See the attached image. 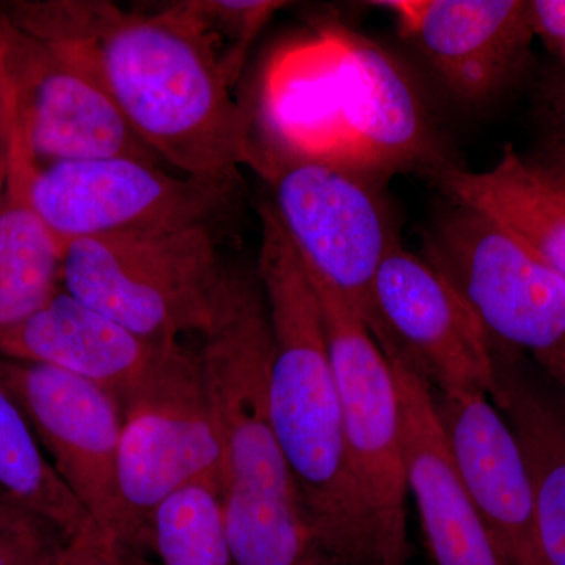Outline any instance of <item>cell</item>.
Wrapping results in <instances>:
<instances>
[{
	"mask_svg": "<svg viewBox=\"0 0 565 565\" xmlns=\"http://www.w3.org/2000/svg\"><path fill=\"white\" fill-rule=\"evenodd\" d=\"M308 275L321 303L349 463L370 523L375 565H408V487L392 363L351 303Z\"/></svg>",
	"mask_w": 565,
	"mask_h": 565,
	"instance_id": "cell-8",
	"label": "cell"
},
{
	"mask_svg": "<svg viewBox=\"0 0 565 565\" xmlns=\"http://www.w3.org/2000/svg\"><path fill=\"white\" fill-rule=\"evenodd\" d=\"M285 154L344 167L371 181L434 167L438 150L407 74L374 41L337 28L286 58L269 88Z\"/></svg>",
	"mask_w": 565,
	"mask_h": 565,
	"instance_id": "cell-4",
	"label": "cell"
},
{
	"mask_svg": "<svg viewBox=\"0 0 565 565\" xmlns=\"http://www.w3.org/2000/svg\"><path fill=\"white\" fill-rule=\"evenodd\" d=\"M0 20L18 128L40 167L114 158L162 166L76 43L39 39Z\"/></svg>",
	"mask_w": 565,
	"mask_h": 565,
	"instance_id": "cell-11",
	"label": "cell"
},
{
	"mask_svg": "<svg viewBox=\"0 0 565 565\" xmlns=\"http://www.w3.org/2000/svg\"><path fill=\"white\" fill-rule=\"evenodd\" d=\"M118 403L122 542L137 548L148 546L152 515L170 494L195 482L222 489V448L199 352L180 341L167 344Z\"/></svg>",
	"mask_w": 565,
	"mask_h": 565,
	"instance_id": "cell-7",
	"label": "cell"
},
{
	"mask_svg": "<svg viewBox=\"0 0 565 565\" xmlns=\"http://www.w3.org/2000/svg\"><path fill=\"white\" fill-rule=\"evenodd\" d=\"M546 107L552 118V131L561 132L557 136V147L565 156V68L555 81L552 82L548 95H546Z\"/></svg>",
	"mask_w": 565,
	"mask_h": 565,
	"instance_id": "cell-28",
	"label": "cell"
},
{
	"mask_svg": "<svg viewBox=\"0 0 565 565\" xmlns=\"http://www.w3.org/2000/svg\"><path fill=\"white\" fill-rule=\"evenodd\" d=\"M437 181L452 203L503 225L565 280V202L534 158L508 145L489 170L444 167Z\"/></svg>",
	"mask_w": 565,
	"mask_h": 565,
	"instance_id": "cell-19",
	"label": "cell"
},
{
	"mask_svg": "<svg viewBox=\"0 0 565 565\" xmlns=\"http://www.w3.org/2000/svg\"><path fill=\"white\" fill-rule=\"evenodd\" d=\"M0 503H14V501L11 500L9 494H7L6 492H2V490H0ZM14 504H17V503H14ZM18 505H20V504H18Z\"/></svg>",
	"mask_w": 565,
	"mask_h": 565,
	"instance_id": "cell-31",
	"label": "cell"
},
{
	"mask_svg": "<svg viewBox=\"0 0 565 565\" xmlns=\"http://www.w3.org/2000/svg\"><path fill=\"white\" fill-rule=\"evenodd\" d=\"M148 546L162 565H234L221 486L195 482L170 494L152 515Z\"/></svg>",
	"mask_w": 565,
	"mask_h": 565,
	"instance_id": "cell-22",
	"label": "cell"
},
{
	"mask_svg": "<svg viewBox=\"0 0 565 565\" xmlns=\"http://www.w3.org/2000/svg\"><path fill=\"white\" fill-rule=\"evenodd\" d=\"M530 14L535 39L541 40L565 68V0H531Z\"/></svg>",
	"mask_w": 565,
	"mask_h": 565,
	"instance_id": "cell-27",
	"label": "cell"
},
{
	"mask_svg": "<svg viewBox=\"0 0 565 565\" xmlns=\"http://www.w3.org/2000/svg\"><path fill=\"white\" fill-rule=\"evenodd\" d=\"M200 337L234 565H300L313 534L270 416L273 332L256 267L228 264Z\"/></svg>",
	"mask_w": 565,
	"mask_h": 565,
	"instance_id": "cell-3",
	"label": "cell"
},
{
	"mask_svg": "<svg viewBox=\"0 0 565 565\" xmlns=\"http://www.w3.org/2000/svg\"><path fill=\"white\" fill-rule=\"evenodd\" d=\"M390 363L399 396L407 487L418 505L434 565H509L457 473L433 388L403 363Z\"/></svg>",
	"mask_w": 565,
	"mask_h": 565,
	"instance_id": "cell-16",
	"label": "cell"
},
{
	"mask_svg": "<svg viewBox=\"0 0 565 565\" xmlns=\"http://www.w3.org/2000/svg\"><path fill=\"white\" fill-rule=\"evenodd\" d=\"M31 515V512L14 503H0V526L10 525L24 516Z\"/></svg>",
	"mask_w": 565,
	"mask_h": 565,
	"instance_id": "cell-29",
	"label": "cell"
},
{
	"mask_svg": "<svg viewBox=\"0 0 565 565\" xmlns=\"http://www.w3.org/2000/svg\"><path fill=\"white\" fill-rule=\"evenodd\" d=\"M300 565H334L333 561L330 559L322 550H319L315 544L308 550Z\"/></svg>",
	"mask_w": 565,
	"mask_h": 565,
	"instance_id": "cell-30",
	"label": "cell"
},
{
	"mask_svg": "<svg viewBox=\"0 0 565 565\" xmlns=\"http://www.w3.org/2000/svg\"><path fill=\"white\" fill-rule=\"evenodd\" d=\"M170 343L139 337L62 288L31 318L0 334V356L58 367L118 399Z\"/></svg>",
	"mask_w": 565,
	"mask_h": 565,
	"instance_id": "cell-17",
	"label": "cell"
},
{
	"mask_svg": "<svg viewBox=\"0 0 565 565\" xmlns=\"http://www.w3.org/2000/svg\"><path fill=\"white\" fill-rule=\"evenodd\" d=\"M17 107L6 61H3V24L0 20V203L9 181L11 148H13Z\"/></svg>",
	"mask_w": 565,
	"mask_h": 565,
	"instance_id": "cell-26",
	"label": "cell"
},
{
	"mask_svg": "<svg viewBox=\"0 0 565 565\" xmlns=\"http://www.w3.org/2000/svg\"><path fill=\"white\" fill-rule=\"evenodd\" d=\"M11 11V24L29 35L76 43L134 132L178 173L237 180L255 161L234 82L182 3L156 13L109 2H22Z\"/></svg>",
	"mask_w": 565,
	"mask_h": 565,
	"instance_id": "cell-1",
	"label": "cell"
},
{
	"mask_svg": "<svg viewBox=\"0 0 565 565\" xmlns=\"http://www.w3.org/2000/svg\"><path fill=\"white\" fill-rule=\"evenodd\" d=\"M275 217L308 273L341 294L373 329V289L397 245L375 182L303 156L277 154L258 166Z\"/></svg>",
	"mask_w": 565,
	"mask_h": 565,
	"instance_id": "cell-9",
	"label": "cell"
},
{
	"mask_svg": "<svg viewBox=\"0 0 565 565\" xmlns=\"http://www.w3.org/2000/svg\"><path fill=\"white\" fill-rule=\"evenodd\" d=\"M128 550L102 527L92 525L65 539L54 565H129Z\"/></svg>",
	"mask_w": 565,
	"mask_h": 565,
	"instance_id": "cell-25",
	"label": "cell"
},
{
	"mask_svg": "<svg viewBox=\"0 0 565 565\" xmlns=\"http://www.w3.org/2000/svg\"><path fill=\"white\" fill-rule=\"evenodd\" d=\"M434 401L457 473L505 563L545 565L530 471L511 424L487 394L434 393Z\"/></svg>",
	"mask_w": 565,
	"mask_h": 565,
	"instance_id": "cell-15",
	"label": "cell"
},
{
	"mask_svg": "<svg viewBox=\"0 0 565 565\" xmlns=\"http://www.w3.org/2000/svg\"><path fill=\"white\" fill-rule=\"evenodd\" d=\"M449 90L467 103L500 95L535 39L527 0H381Z\"/></svg>",
	"mask_w": 565,
	"mask_h": 565,
	"instance_id": "cell-14",
	"label": "cell"
},
{
	"mask_svg": "<svg viewBox=\"0 0 565 565\" xmlns=\"http://www.w3.org/2000/svg\"><path fill=\"white\" fill-rule=\"evenodd\" d=\"M423 256L467 300L498 351L537 364L565 399V280L500 223L452 203Z\"/></svg>",
	"mask_w": 565,
	"mask_h": 565,
	"instance_id": "cell-6",
	"label": "cell"
},
{
	"mask_svg": "<svg viewBox=\"0 0 565 565\" xmlns=\"http://www.w3.org/2000/svg\"><path fill=\"white\" fill-rule=\"evenodd\" d=\"M182 6L207 33L223 68L236 84L253 40L285 3L266 0H193L182 2Z\"/></svg>",
	"mask_w": 565,
	"mask_h": 565,
	"instance_id": "cell-23",
	"label": "cell"
},
{
	"mask_svg": "<svg viewBox=\"0 0 565 565\" xmlns=\"http://www.w3.org/2000/svg\"><path fill=\"white\" fill-rule=\"evenodd\" d=\"M0 490L66 539L96 525L44 455L31 423L0 384Z\"/></svg>",
	"mask_w": 565,
	"mask_h": 565,
	"instance_id": "cell-21",
	"label": "cell"
},
{
	"mask_svg": "<svg viewBox=\"0 0 565 565\" xmlns=\"http://www.w3.org/2000/svg\"><path fill=\"white\" fill-rule=\"evenodd\" d=\"M0 384L20 405L52 467L93 522L125 545L118 492L121 408L117 396L58 367L3 356Z\"/></svg>",
	"mask_w": 565,
	"mask_h": 565,
	"instance_id": "cell-13",
	"label": "cell"
},
{
	"mask_svg": "<svg viewBox=\"0 0 565 565\" xmlns=\"http://www.w3.org/2000/svg\"><path fill=\"white\" fill-rule=\"evenodd\" d=\"M237 180L173 174L114 158L36 167L32 202L63 250L90 237L212 225Z\"/></svg>",
	"mask_w": 565,
	"mask_h": 565,
	"instance_id": "cell-10",
	"label": "cell"
},
{
	"mask_svg": "<svg viewBox=\"0 0 565 565\" xmlns=\"http://www.w3.org/2000/svg\"><path fill=\"white\" fill-rule=\"evenodd\" d=\"M494 360L490 401L511 424L525 456L542 557L545 565H565V399L516 366L514 353L497 351Z\"/></svg>",
	"mask_w": 565,
	"mask_h": 565,
	"instance_id": "cell-18",
	"label": "cell"
},
{
	"mask_svg": "<svg viewBox=\"0 0 565 565\" xmlns=\"http://www.w3.org/2000/svg\"><path fill=\"white\" fill-rule=\"evenodd\" d=\"M228 264L212 225L90 237L65 248L70 296L141 338L202 334Z\"/></svg>",
	"mask_w": 565,
	"mask_h": 565,
	"instance_id": "cell-5",
	"label": "cell"
},
{
	"mask_svg": "<svg viewBox=\"0 0 565 565\" xmlns=\"http://www.w3.org/2000/svg\"><path fill=\"white\" fill-rule=\"evenodd\" d=\"M36 167L17 122L0 203V334L31 318L63 288L65 250L32 202Z\"/></svg>",
	"mask_w": 565,
	"mask_h": 565,
	"instance_id": "cell-20",
	"label": "cell"
},
{
	"mask_svg": "<svg viewBox=\"0 0 565 565\" xmlns=\"http://www.w3.org/2000/svg\"><path fill=\"white\" fill-rule=\"evenodd\" d=\"M373 307L371 333L388 360L414 371L434 393L492 397V340L467 300L424 256L397 244L375 277Z\"/></svg>",
	"mask_w": 565,
	"mask_h": 565,
	"instance_id": "cell-12",
	"label": "cell"
},
{
	"mask_svg": "<svg viewBox=\"0 0 565 565\" xmlns=\"http://www.w3.org/2000/svg\"><path fill=\"white\" fill-rule=\"evenodd\" d=\"M57 527L36 515L0 526V565H54L63 542Z\"/></svg>",
	"mask_w": 565,
	"mask_h": 565,
	"instance_id": "cell-24",
	"label": "cell"
},
{
	"mask_svg": "<svg viewBox=\"0 0 565 565\" xmlns=\"http://www.w3.org/2000/svg\"><path fill=\"white\" fill-rule=\"evenodd\" d=\"M256 273L273 332L269 405L315 545L334 565H375L356 492L318 294L267 202Z\"/></svg>",
	"mask_w": 565,
	"mask_h": 565,
	"instance_id": "cell-2",
	"label": "cell"
}]
</instances>
